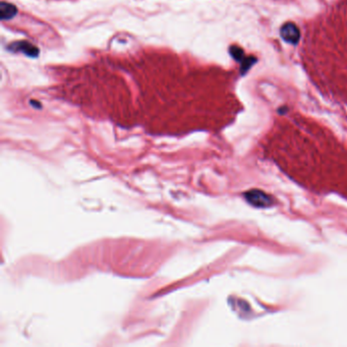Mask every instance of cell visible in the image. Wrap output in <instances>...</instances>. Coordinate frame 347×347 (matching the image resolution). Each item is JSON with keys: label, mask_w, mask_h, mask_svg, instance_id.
I'll use <instances>...</instances> for the list:
<instances>
[{"label": "cell", "mask_w": 347, "mask_h": 347, "mask_svg": "<svg viewBox=\"0 0 347 347\" xmlns=\"http://www.w3.org/2000/svg\"><path fill=\"white\" fill-rule=\"evenodd\" d=\"M230 53H231V55L233 56V58H234L235 60H238V61L244 60L245 53H244L242 49H240V48H238V47H232V48L230 49Z\"/></svg>", "instance_id": "5"}, {"label": "cell", "mask_w": 347, "mask_h": 347, "mask_svg": "<svg viewBox=\"0 0 347 347\" xmlns=\"http://www.w3.org/2000/svg\"><path fill=\"white\" fill-rule=\"evenodd\" d=\"M280 35L285 42L290 44L298 43L300 38L299 29L293 23L284 24L280 30Z\"/></svg>", "instance_id": "2"}, {"label": "cell", "mask_w": 347, "mask_h": 347, "mask_svg": "<svg viewBox=\"0 0 347 347\" xmlns=\"http://www.w3.org/2000/svg\"><path fill=\"white\" fill-rule=\"evenodd\" d=\"M16 49L17 50H20V51H23L24 53H26L27 55L29 56H37L38 55V49L35 48L34 46L30 45L29 43H19V44H16Z\"/></svg>", "instance_id": "4"}, {"label": "cell", "mask_w": 347, "mask_h": 347, "mask_svg": "<svg viewBox=\"0 0 347 347\" xmlns=\"http://www.w3.org/2000/svg\"><path fill=\"white\" fill-rule=\"evenodd\" d=\"M247 201L255 207L258 208H266L270 207L273 204V200L266 193L260 190H252L246 193Z\"/></svg>", "instance_id": "1"}, {"label": "cell", "mask_w": 347, "mask_h": 347, "mask_svg": "<svg viewBox=\"0 0 347 347\" xmlns=\"http://www.w3.org/2000/svg\"><path fill=\"white\" fill-rule=\"evenodd\" d=\"M242 70H241V73L245 74L246 71H248L250 68V66L256 61V59L254 57H251V58H247V59H244L242 60Z\"/></svg>", "instance_id": "6"}, {"label": "cell", "mask_w": 347, "mask_h": 347, "mask_svg": "<svg viewBox=\"0 0 347 347\" xmlns=\"http://www.w3.org/2000/svg\"><path fill=\"white\" fill-rule=\"evenodd\" d=\"M17 13H18L17 9L11 4H7L3 2L2 5H0V16H2L3 20L13 19L17 15Z\"/></svg>", "instance_id": "3"}]
</instances>
